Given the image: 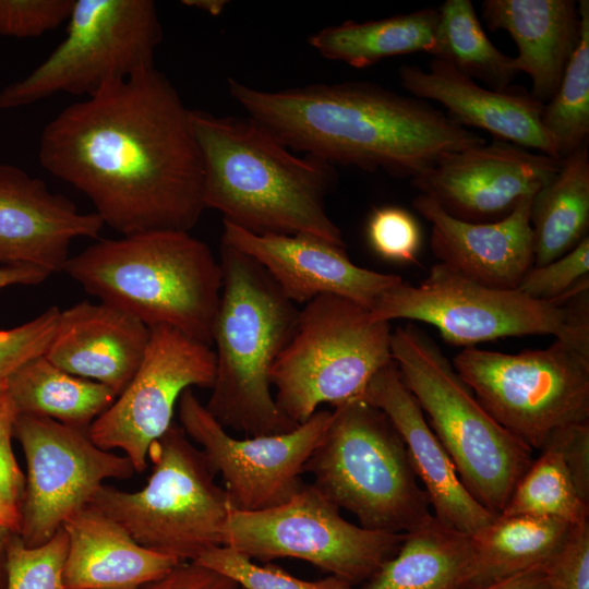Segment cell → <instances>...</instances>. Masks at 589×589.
Segmentation results:
<instances>
[{"instance_id": "6da1fadb", "label": "cell", "mask_w": 589, "mask_h": 589, "mask_svg": "<svg viewBox=\"0 0 589 589\" xmlns=\"http://www.w3.org/2000/svg\"><path fill=\"white\" fill-rule=\"evenodd\" d=\"M191 111L163 73L146 69L63 108L41 132L39 161L122 236L190 231L205 209Z\"/></svg>"}, {"instance_id": "7a4b0ae2", "label": "cell", "mask_w": 589, "mask_h": 589, "mask_svg": "<svg viewBox=\"0 0 589 589\" xmlns=\"http://www.w3.org/2000/svg\"><path fill=\"white\" fill-rule=\"evenodd\" d=\"M228 91L290 149L333 166L411 180L452 154L486 143L428 101L370 82L263 91L228 79Z\"/></svg>"}, {"instance_id": "3957f363", "label": "cell", "mask_w": 589, "mask_h": 589, "mask_svg": "<svg viewBox=\"0 0 589 589\" xmlns=\"http://www.w3.org/2000/svg\"><path fill=\"white\" fill-rule=\"evenodd\" d=\"M191 119L204 166L205 208L254 235H309L346 247L325 207L335 166L297 155L250 117L192 110Z\"/></svg>"}, {"instance_id": "277c9868", "label": "cell", "mask_w": 589, "mask_h": 589, "mask_svg": "<svg viewBox=\"0 0 589 589\" xmlns=\"http://www.w3.org/2000/svg\"><path fill=\"white\" fill-rule=\"evenodd\" d=\"M63 272L100 302L148 327L168 325L212 346L221 267L208 244L190 231L104 239L70 256Z\"/></svg>"}, {"instance_id": "5b68a950", "label": "cell", "mask_w": 589, "mask_h": 589, "mask_svg": "<svg viewBox=\"0 0 589 589\" xmlns=\"http://www.w3.org/2000/svg\"><path fill=\"white\" fill-rule=\"evenodd\" d=\"M223 286L212 329L216 371L205 405L227 430L283 434L297 424L276 404L271 370L289 341L299 310L253 259L221 243Z\"/></svg>"}, {"instance_id": "8992f818", "label": "cell", "mask_w": 589, "mask_h": 589, "mask_svg": "<svg viewBox=\"0 0 589 589\" xmlns=\"http://www.w3.org/2000/svg\"><path fill=\"white\" fill-rule=\"evenodd\" d=\"M390 352L465 488L500 515L531 465L532 449L491 417L441 348L416 324L392 332Z\"/></svg>"}, {"instance_id": "52a82bcc", "label": "cell", "mask_w": 589, "mask_h": 589, "mask_svg": "<svg viewBox=\"0 0 589 589\" xmlns=\"http://www.w3.org/2000/svg\"><path fill=\"white\" fill-rule=\"evenodd\" d=\"M304 473L370 530L405 533L432 515L400 434L362 398L334 408Z\"/></svg>"}, {"instance_id": "ba28073f", "label": "cell", "mask_w": 589, "mask_h": 589, "mask_svg": "<svg viewBox=\"0 0 589 589\" xmlns=\"http://www.w3.org/2000/svg\"><path fill=\"white\" fill-rule=\"evenodd\" d=\"M589 279L564 298L543 301L517 289L470 280L442 263L418 286L405 281L385 291L370 310L375 321H419L435 326L454 346L526 335H553L589 356Z\"/></svg>"}, {"instance_id": "9c48e42d", "label": "cell", "mask_w": 589, "mask_h": 589, "mask_svg": "<svg viewBox=\"0 0 589 589\" xmlns=\"http://www.w3.org/2000/svg\"><path fill=\"white\" fill-rule=\"evenodd\" d=\"M392 329L370 310L322 294L299 311L294 330L271 370L275 400L299 425L323 404L362 398L371 378L390 363Z\"/></svg>"}, {"instance_id": "30bf717a", "label": "cell", "mask_w": 589, "mask_h": 589, "mask_svg": "<svg viewBox=\"0 0 589 589\" xmlns=\"http://www.w3.org/2000/svg\"><path fill=\"white\" fill-rule=\"evenodd\" d=\"M153 469L135 492L103 484L88 505L118 522L139 544L181 563L223 545L230 512L225 488L204 453L171 426L152 444Z\"/></svg>"}, {"instance_id": "8fae6325", "label": "cell", "mask_w": 589, "mask_h": 589, "mask_svg": "<svg viewBox=\"0 0 589 589\" xmlns=\"http://www.w3.org/2000/svg\"><path fill=\"white\" fill-rule=\"evenodd\" d=\"M64 39L20 81L0 92V109L58 93L95 95L154 68L163 28L152 0H75Z\"/></svg>"}, {"instance_id": "7c38bea8", "label": "cell", "mask_w": 589, "mask_h": 589, "mask_svg": "<svg viewBox=\"0 0 589 589\" xmlns=\"http://www.w3.org/2000/svg\"><path fill=\"white\" fill-rule=\"evenodd\" d=\"M452 364L491 417L532 450L555 430L589 422V356L561 340L519 353L468 347Z\"/></svg>"}, {"instance_id": "4fadbf2b", "label": "cell", "mask_w": 589, "mask_h": 589, "mask_svg": "<svg viewBox=\"0 0 589 589\" xmlns=\"http://www.w3.org/2000/svg\"><path fill=\"white\" fill-rule=\"evenodd\" d=\"M404 536L348 521L317 489L304 483L278 506L255 512L230 509L223 545L251 560L305 561L354 587L396 554Z\"/></svg>"}, {"instance_id": "5bb4252c", "label": "cell", "mask_w": 589, "mask_h": 589, "mask_svg": "<svg viewBox=\"0 0 589 589\" xmlns=\"http://www.w3.org/2000/svg\"><path fill=\"white\" fill-rule=\"evenodd\" d=\"M14 436L26 460L17 536L28 548L47 542L105 480L135 473L127 456L98 447L88 431L49 418L19 414Z\"/></svg>"}, {"instance_id": "9a60e30c", "label": "cell", "mask_w": 589, "mask_h": 589, "mask_svg": "<svg viewBox=\"0 0 589 589\" xmlns=\"http://www.w3.org/2000/svg\"><path fill=\"white\" fill-rule=\"evenodd\" d=\"M178 411L187 436L223 478L230 508L240 512L278 506L302 488L305 462L332 417V411L318 409L287 433L237 438L191 388L181 394Z\"/></svg>"}, {"instance_id": "2e32d148", "label": "cell", "mask_w": 589, "mask_h": 589, "mask_svg": "<svg viewBox=\"0 0 589 589\" xmlns=\"http://www.w3.org/2000/svg\"><path fill=\"white\" fill-rule=\"evenodd\" d=\"M149 328L134 376L88 429L98 447L120 449L139 473L147 468L152 444L173 423L181 394L192 386L212 388L216 371L211 346L168 325Z\"/></svg>"}, {"instance_id": "e0dca14e", "label": "cell", "mask_w": 589, "mask_h": 589, "mask_svg": "<svg viewBox=\"0 0 589 589\" xmlns=\"http://www.w3.org/2000/svg\"><path fill=\"white\" fill-rule=\"evenodd\" d=\"M561 164L545 154L494 140L445 157L411 179V185L457 219L492 223L533 196Z\"/></svg>"}, {"instance_id": "ac0fdd59", "label": "cell", "mask_w": 589, "mask_h": 589, "mask_svg": "<svg viewBox=\"0 0 589 589\" xmlns=\"http://www.w3.org/2000/svg\"><path fill=\"white\" fill-rule=\"evenodd\" d=\"M221 243L257 262L292 303L337 294L371 310L385 291L404 281L358 266L344 247L309 235H254L224 221Z\"/></svg>"}, {"instance_id": "d6986e66", "label": "cell", "mask_w": 589, "mask_h": 589, "mask_svg": "<svg viewBox=\"0 0 589 589\" xmlns=\"http://www.w3.org/2000/svg\"><path fill=\"white\" fill-rule=\"evenodd\" d=\"M104 223L23 169L0 164V264L59 273L76 238H97Z\"/></svg>"}, {"instance_id": "ffe728a7", "label": "cell", "mask_w": 589, "mask_h": 589, "mask_svg": "<svg viewBox=\"0 0 589 589\" xmlns=\"http://www.w3.org/2000/svg\"><path fill=\"white\" fill-rule=\"evenodd\" d=\"M362 399L382 410L400 434L417 478L444 525L473 536L497 515L483 507L462 484L455 465L431 429L394 361L369 382Z\"/></svg>"}, {"instance_id": "44dd1931", "label": "cell", "mask_w": 589, "mask_h": 589, "mask_svg": "<svg viewBox=\"0 0 589 589\" xmlns=\"http://www.w3.org/2000/svg\"><path fill=\"white\" fill-rule=\"evenodd\" d=\"M532 199L525 197L509 215L492 223L457 219L423 194L412 206L432 225L430 245L438 263L486 287L517 289L534 262Z\"/></svg>"}, {"instance_id": "7402d4cb", "label": "cell", "mask_w": 589, "mask_h": 589, "mask_svg": "<svg viewBox=\"0 0 589 589\" xmlns=\"http://www.w3.org/2000/svg\"><path fill=\"white\" fill-rule=\"evenodd\" d=\"M398 76L413 97L437 101L459 125L484 130L495 140L560 159L542 124L544 104L524 88L481 86L440 59H432L428 70L402 65Z\"/></svg>"}, {"instance_id": "603a6c76", "label": "cell", "mask_w": 589, "mask_h": 589, "mask_svg": "<svg viewBox=\"0 0 589 589\" xmlns=\"http://www.w3.org/2000/svg\"><path fill=\"white\" fill-rule=\"evenodd\" d=\"M149 336L151 328L133 315L84 300L60 310L44 356L61 370L100 383L118 396L139 369Z\"/></svg>"}, {"instance_id": "cb8c5ba5", "label": "cell", "mask_w": 589, "mask_h": 589, "mask_svg": "<svg viewBox=\"0 0 589 589\" xmlns=\"http://www.w3.org/2000/svg\"><path fill=\"white\" fill-rule=\"evenodd\" d=\"M69 589H137L181 562L139 544L112 518L87 505L65 519Z\"/></svg>"}, {"instance_id": "d4e9b609", "label": "cell", "mask_w": 589, "mask_h": 589, "mask_svg": "<svg viewBox=\"0 0 589 589\" xmlns=\"http://www.w3.org/2000/svg\"><path fill=\"white\" fill-rule=\"evenodd\" d=\"M482 15L491 31L503 29L518 48L514 63L532 84L531 95L545 104L556 92L580 35L574 0H485Z\"/></svg>"}, {"instance_id": "484cf974", "label": "cell", "mask_w": 589, "mask_h": 589, "mask_svg": "<svg viewBox=\"0 0 589 589\" xmlns=\"http://www.w3.org/2000/svg\"><path fill=\"white\" fill-rule=\"evenodd\" d=\"M476 569L472 537L431 515L405 532L396 554L352 589H471Z\"/></svg>"}, {"instance_id": "4316f807", "label": "cell", "mask_w": 589, "mask_h": 589, "mask_svg": "<svg viewBox=\"0 0 589 589\" xmlns=\"http://www.w3.org/2000/svg\"><path fill=\"white\" fill-rule=\"evenodd\" d=\"M438 9L424 8L381 20L345 21L313 33L309 45L322 57L364 69L413 52L434 57Z\"/></svg>"}, {"instance_id": "83f0119b", "label": "cell", "mask_w": 589, "mask_h": 589, "mask_svg": "<svg viewBox=\"0 0 589 589\" xmlns=\"http://www.w3.org/2000/svg\"><path fill=\"white\" fill-rule=\"evenodd\" d=\"M5 383L17 416L49 418L86 431L117 398L109 387L72 375L44 354L24 363Z\"/></svg>"}, {"instance_id": "f1b7e54d", "label": "cell", "mask_w": 589, "mask_h": 589, "mask_svg": "<svg viewBox=\"0 0 589 589\" xmlns=\"http://www.w3.org/2000/svg\"><path fill=\"white\" fill-rule=\"evenodd\" d=\"M574 528L553 518L497 515L471 536L477 563L471 589L546 566L564 549Z\"/></svg>"}, {"instance_id": "f546056e", "label": "cell", "mask_w": 589, "mask_h": 589, "mask_svg": "<svg viewBox=\"0 0 589 589\" xmlns=\"http://www.w3.org/2000/svg\"><path fill=\"white\" fill-rule=\"evenodd\" d=\"M530 224L533 266L563 256L588 237V144L562 159L557 173L533 195Z\"/></svg>"}, {"instance_id": "4dcf8cb0", "label": "cell", "mask_w": 589, "mask_h": 589, "mask_svg": "<svg viewBox=\"0 0 589 589\" xmlns=\"http://www.w3.org/2000/svg\"><path fill=\"white\" fill-rule=\"evenodd\" d=\"M438 9L436 51L461 74L489 88L506 89L518 74L514 57L498 50L484 33L470 0H446Z\"/></svg>"}, {"instance_id": "1f68e13d", "label": "cell", "mask_w": 589, "mask_h": 589, "mask_svg": "<svg viewBox=\"0 0 589 589\" xmlns=\"http://www.w3.org/2000/svg\"><path fill=\"white\" fill-rule=\"evenodd\" d=\"M500 515L553 518L579 527L589 524V503L579 494L562 456L543 448L516 483Z\"/></svg>"}, {"instance_id": "d6a6232c", "label": "cell", "mask_w": 589, "mask_h": 589, "mask_svg": "<svg viewBox=\"0 0 589 589\" xmlns=\"http://www.w3.org/2000/svg\"><path fill=\"white\" fill-rule=\"evenodd\" d=\"M578 5L579 40L541 118L561 160L588 144L589 136V1Z\"/></svg>"}, {"instance_id": "836d02e7", "label": "cell", "mask_w": 589, "mask_h": 589, "mask_svg": "<svg viewBox=\"0 0 589 589\" xmlns=\"http://www.w3.org/2000/svg\"><path fill=\"white\" fill-rule=\"evenodd\" d=\"M195 563L230 578L244 589L353 588L348 581L333 575L313 581L297 578L274 564H256L247 555L227 545L206 551Z\"/></svg>"}, {"instance_id": "e575fe53", "label": "cell", "mask_w": 589, "mask_h": 589, "mask_svg": "<svg viewBox=\"0 0 589 589\" xmlns=\"http://www.w3.org/2000/svg\"><path fill=\"white\" fill-rule=\"evenodd\" d=\"M67 551L63 527L34 548L24 545L13 533L8 545L5 589H69L63 580Z\"/></svg>"}, {"instance_id": "d590c367", "label": "cell", "mask_w": 589, "mask_h": 589, "mask_svg": "<svg viewBox=\"0 0 589 589\" xmlns=\"http://www.w3.org/2000/svg\"><path fill=\"white\" fill-rule=\"evenodd\" d=\"M589 274V237L563 256L544 264L532 266L522 277L517 290L543 301L564 298Z\"/></svg>"}, {"instance_id": "8d00e7d4", "label": "cell", "mask_w": 589, "mask_h": 589, "mask_svg": "<svg viewBox=\"0 0 589 589\" xmlns=\"http://www.w3.org/2000/svg\"><path fill=\"white\" fill-rule=\"evenodd\" d=\"M5 382L0 383V525L17 534L25 474L12 448L17 413Z\"/></svg>"}, {"instance_id": "74e56055", "label": "cell", "mask_w": 589, "mask_h": 589, "mask_svg": "<svg viewBox=\"0 0 589 589\" xmlns=\"http://www.w3.org/2000/svg\"><path fill=\"white\" fill-rule=\"evenodd\" d=\"M366 236L381 257L399 263L416 261L421 231L414 217L398 206H382L371 214Z\"/></svg>"}, {"instance_id": "f35d334b", "label": "cell", "mask_w": 589, "mask_h": 589, "mask_svg": "<svg viewBox=\"0 0 589 589\" xmlns=\"http://www.w3.org/2000/svg\"><path fill=\"white\" fill-rule=\"evenodd\" d=\"M59 314L60 309L52 305L20 326L0 330V383L24 363L46 352Z\"/></svg>"}, {"instance_id": "ab89813d", "label": "cell", "mask_w": 589, "mask_h": 589, "mask_svg": "<svg viewBox=\"0 0 589 589\" xmlns=\"http://www.w3.org/2000/svg\"><path fill=\"white\" fill-rule=\"evenodd\" d=\"M75 0H0V36L37 37L68 21Z\"/></svg>"}, {"instance_id": "60d3db41", "label": "cell", "mask_w": 589, "mask_h": 589, "mask_svg": "<svg viewBox=\"0 0 589 589\" xmlns=\"http://www.w3.org/2000/svg\"><path fill=\"white\" fill-rule=\"evenodd\" d=\"M546 567L551 589H589V524L574 528L564 549Z\"/></svg>"}, {"instance_id": "b9f144b4", "label": "cell", "mask_w": 589, "mask_h": 589, "mask_svg": "<svg viewBox=\"0 0 589 589\" xmlns=\"http://www.w3.org/2000/svg\"><path fill=\"white\" fill-rule=\"evenodd\" d=\"M543 448H551L562 456L579 494L589 503V422L555 430Z\"/></svg>"}, {"instance_id": "7bdbcfd3", "label": "cell", "mask_w": 589, "mask_h": 589, "mask_svg": "<svg viewBox=\"0 0 589 589\" xmlns=\"http://www.w3.org/2000/svg\"><path fill=\"white\" fill-rule=\"evenodd\" d=\"M230 578L195 562L178 564L165 576L137 589H238Z\"/></svg>"}, {"instance_id": "ee69618b", "label": "cell", "mask_w": 589, "mask_h": 589, "mask_svg": "<svg viewBox=\"0 0 589 589\" xmlns=\"http://www.w3.org/2000/svg\"><path fill=\"white\" fill-rule=\"evenodd\" d=\"M477 589H551V578L548 567L539 566Z\"/></svg>"}, {"instance_id": "f6af8a7d", "label": "cell", "mask_w": 589, "mask_h": 589, "mask_svg": "<svg viewBox=\"0 0 589 589\" xmlns=\"http://www.w3.org/2000/svg\"><path fill=\"white\" fill-rule=\"evenodd\" d=\"M51 274L29 265L0 266V289L14 285H38Z\"/></svg>"}, {"instance_id": "bcb514c9", "label": "cell", "mask_w": 589, "mask_h": 589, "mask_svg": "<svg viewBox=\"0 0 589 589\" xmlns=\"http://www.w3.org/2000/svg\"><path fill=\"white\" fill-rule=\"evenodd\" d=\"M13 533L10 529L0 525V589L7 588V554Z\"/></svg>"}, {"instance_id": "7dc6e473", "label": "cell", "mask_w": 589, "mask_h": 589, "mask_svg": "<svg viewBox=\"0 0 589 589\" xmlns=\"http://www.w3.org/2000/svg\"><path fill=\"white\" fill-rule=\"evenodd\" d=\"M184 5L200 9L214 16L220 14L226 7L227 1L224 0H184Z\"/></svg>"}]
</instances>
